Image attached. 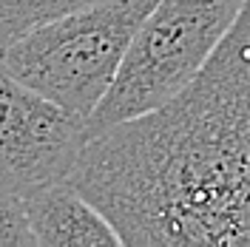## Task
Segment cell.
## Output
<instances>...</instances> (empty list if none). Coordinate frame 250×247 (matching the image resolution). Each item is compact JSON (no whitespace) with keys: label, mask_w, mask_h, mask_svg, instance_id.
I'll return each mask as SVG.
<instances>
[{"label":"cell","mask_w":250,"mask_h":247,"mask_svg":"<svg viewBox=\"0 0 250 247\" xmlns=\"http://www.w3.org/2000/svg\"><path fill=\"white\" fill-rule=\"evenodd\" d=\"M156 0H91L46 17L0 46V60L29 88L91 117Z\"/></svg>","instance_id":"2"},{"label":"cell","mask_w":250,"mask_h":247,"mask_svg":"<svg viewBox=\"0 0 250 247\" xmlns=\"http://www.w3.org/2000/svg\"><path fill=\"white\" fill-rule=\"evenodd\" d=\"M88 139V117L37 94L0 60V190L29 196L65 182Z\"/></svg>","instance_id":"4"},{"label":"cell","mask_w":250,"mask_h":247,"mask_svg":"<svg viewBox=\"0 0 250 247\" xmlns=\"http://www.w3.org/2000/svg\"><path fill=\"white\" fill-rule=\"evenodd\" d=\"M242 6L245 0H156L88 117L91 137L173 100L213 57Z\"/></svg>","instance_id":"3"},{"label":"cell","mask_w":250,"mask_h":247,"mask_svg":"<svg viewBox=\"0 0 250 247\" xmlns=\"http://www.w3.org/2000/svg\"><path fill=\"white\" fill-rule=\"evenodd\" d=\"M0 247H37L23 196L0 190Z\"/></svg>","instance_id":"7"},{"label":"cell","mask_w":250,"mask_h":247,"mask_svg":"<svg viewBox=\"0 0 250 247\" xmlns=\"http://www.w3.org/2000/svg\"><path fill=\"white\" fill-rule=\"evenodd\" d=\"M65 185L128 247H250V0L202 71L91 137Z\"/></svg>","instance_id":"1"},{"label":"cell","mask_w":250,"mask_h":247,"mask_svg":"<svg viewBox=\"0 0 250 247\" xmlns=\"http://www.w3.org/2000/svg\"><path fill=\"white\" fill-rule=\"evenodd\" d=\"M83 3L91 0H0V46H6L12 37H17L34 23L77 9Z\"/></svg>","instance_id":"6"},{"label":"cell","mask_w":250,"mask_h":247,"mask_svg":"<svg viewBox=\"0 0 250 247\" xmlns=\"http://www.w3.org/2000/svg\"><path fill=\"white\" fill-rule=\"evenodd\" d=\"M37 247H117L123 245L105 213L65 182L23 196Z\"/></svg>","instance_id":"5"}]
</instances>
